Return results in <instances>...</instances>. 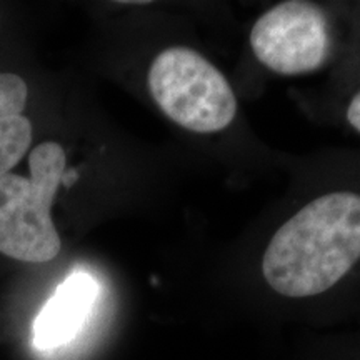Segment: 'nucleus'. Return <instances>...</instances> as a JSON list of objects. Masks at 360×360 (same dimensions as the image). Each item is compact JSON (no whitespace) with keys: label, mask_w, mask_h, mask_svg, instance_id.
<instances>
[{"label":"nucleus","mask_w":360,"mask_h":360,"mask_svg":"<svg viewBox=\"0 0 360 360\" xmlns=\"http://www.w3.org/2000/svg\"><path fill=\"white\" fill-rule=\"evenodd\" d=\"M98 283L85 270H75L53 292L34 321V345L52 350L70 342L96 304Z\"/></svg>","instance_id":"39448f33"},{"label":"nucleus","mask_w":360,"mask_h":360,"mask_svg":"<svg viewBox=\"0 0 360 360\" xmlns=\"http://www.w3.org/2000/svg\"><path fill=\"white\" fill-rule=\"evenodd\" d=\"M30 177H0V252L20 262H49L62 249L51 209L65 174V150L42 142L29 155Z\"/></svg>","instance_id":"f03ea898"},{"label":"nucleus","mask_w":360,"mask_h":360,"mask_svg":"<svg viewBox=\"0 0 360 360\" xmlns=\"http://www.w3.org/2000/svg\"><path fill=\"white\" fill-rule=\"evenodd\" d=\"M345 119H347L350 127H352L355 132L360 134V85L352 94V97H350V101L347 103Z\"/></svg>","instance_id":"0eeeda50"},{"label":"nucleus","mask_w":360,"mask_h":360,"mask_svg":"<svg viewBox=\"0 0 360 360\" xmlns=\"http://www.w3.org/2000/svg\"><path fill=\"white\" fill-rule=\"evenodd\" d=\"M250 47L260 64L276 74L300 75L317 70L330 51L326 13L302 0L277 4L252 27Z\"/></svg>","instance_id":"20e7f679"},{"label":"nucleus","mask_w":360,"mask_h":360,"mask_svg":"<svg viewBox=\"0 0 360 360\" xmlns=\"http://www.w3.org/2000/svg\"><path fill=\"white\" fill-rule=\"evenodd\" d=\"M29 89L15 74H0V177L22 160L32 141V124L22 115Z\"/></svg>","instance_id":"423d86ee"},{"label":"nucleus","mask_w":360,"mask_h":360,"mask_svg":"<svg viewBox=\"0 0 360 360\" xmlns=\"http://www.w3.org/2000/svg\"><path fill=\"white\" fill-rule=\"evenodd\" d=\"M148 89L159 109L191 132H220L236 119L237 98L229 80L188 47H169L154 58Z\"/></svg>","instance_id":"7ed1b4c3"},{"label":"nucleus","mask_w":360,"mask_h":360,"mask_svg":"<svg viewBox=\"0 0 360 360\" xmlns=\"http://www.w3.org/2000/svg\"><path fill=\"white\" fill-rule=\"evenodd\" d=\"M360 264V192L323 193L290 217L269 242L262 274L290 299L323 294Z\"/></svg>","instance_id":"f257e3e1"}]
</instances>
